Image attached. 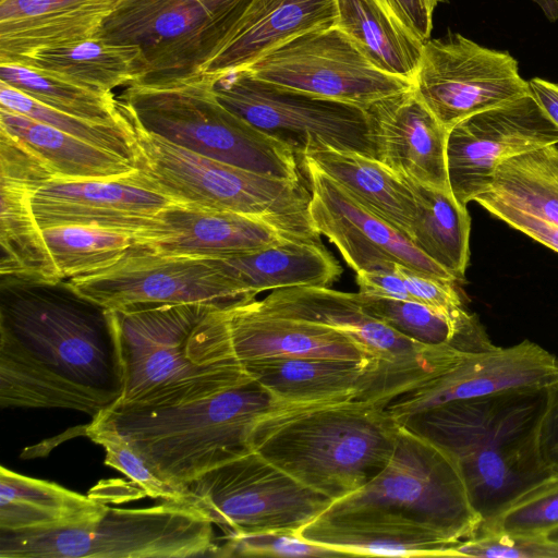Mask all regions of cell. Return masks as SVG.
<instances>
[{
  "mask_svg": "<svg viewBox=\"0 0 558 558\" xmlns=\"http://www.w3.org/2000/svg\"><path fill=\"white\" fill-rule=\"evenodd\" d=\"M0 278V407L92 418L114 407L123 371L113 312L66 280Z\"/></svg>",
  "mask_w": 558,
  "mask_h": 558,
  "instance_id": "6da1fadb",
  "label": "cell"
},
{
  "mask_svg": "<svg viewBox=\"0 0 558 558\" xmlns=\"http://www.w3.org/2000/svg\"><path fill=\"white\" fill-rule=\"evenodd\" d=\"M547 389H512L458 400L400 425L452 460L485 524L558 481L542 446Z\"/></svg>",
  "mask_w": 558,
  "mask_h": 558,
  "instance_id": "7a4b0ae2",
  "label": "cell"
},
{
  "mask_svg": "<svg viewBox=\"0 0 558 558\" xmlns=\"http://www.w3.org/2000/svg\"><path fill=\"white\" fill-rule=\"evenodd\" d=\"M112 312L123 371L114 407L180 405L253 379L234 354L226 310L189 303Z\"/></svg>",
  "mask_w": 558,
  "mask_h": 558,
  "instance_id": "3957f363",
  "label": "cell"
},
{
  "mask_svg": "<svg viewBox=\"0 0 558 558\" xmlns=\"http://www.w3.org/2000/svg\"><path fill=\"white\" fill-rule=\"evenodd\" d=\"M399 426L371 401L278 402L255 424L252 447L333 502L385 468Z\"/></svg>",
  "mask_w": 558,
  "mask_h": 558,
  "instance_id": "277c9868",
  "label": "cell"
},
{
  "mask_svg": "<svg viewBox=\"0 0 558 558\" xmlns=\"http://www.w3.org/2000/svg\"><path fill=\"white\" fill-rule=\"evenodd\" d=\"M278 401L255 379L180 405L113 407L94 417L112 426L166 481L186 485L251 451L258 418Z\"/></svg>",
  "mask_w": 558,
  "mask_h": 558,
  "instance_id": "5b68a950",
  "label": "cell"
},
{
  "mask_svg": "<svg viewBox=\"0 0 558 558\" xmlns=\"http://www.w3.org/2000/svg\"><path fill=\"white\" fill-rule=\"evenodd\" d=\"M126 118L135 171L122 178L125 181L177 204L257 217L292 238L319 241L310 219L311 191L303 181L279 179L205 157Z\"/></svg>",
  "mask_w": 558,
  "mask_h": 558,
  "instance_id": "8992f818",
  "label": "cell"
},
{
  "mask_svg": "<svg viewBox=\"0 0 558 558\" xmlns=\"http://www.w3.org/2000/svg\"><path fill=\"white\" fill-rule=\"evenodd\" d=\"M214 81L198 73L136 84L118 99L132 121L170 143L253 172L302 181L296 151L227 109L215 95Z\"/></svg>",
  "mask_w": 558,
  "mask_h": 558,
  "instance_id": "52a82bcc",
  "label": "cell"
},
{
  "mask_svg": "<svg viewBox=\"0 0 558 558\" xmlns=\"http://www.w3.org/2000/svg\"><path fill=\"white\" fill-rule=\"evenodd\" d=\"M211 520L198 509L169 501L145 508L106 506L78 525L0 531V558H185L214 556Z\"/></svg>",
  "mask_w": 558,
  "mask_h": 558,
  "instance_id": "ba28073f",
  "label": "cell"
},
{
  "mask_svg": "<svg viewBox=\"0 0 558 558\" xmlns=\"http://www.w3.org/2000/svg\"><path fill=\"white\" fill-rule=\"evenodd\" d=\"M325 511L398 519L450 542L475 536L482 524L452 460L403 425L399 426L395 450L385 468Z\"/></svg>",
  "mask_w": 558,
  "mask_h": 558,
  "instance_id": "9c48e42d",
  "label": "cell"
},
{
  "mask_svg": "<svg viewBox=\"0 0 558 558\" xmlns=\"http://www.w3.org/2000/svg\"><path fill=\"white\" fill-rule=\"evenodd\" d=\"M248 1L122 0L97 36L137 46L146 62L138 84H163L201 73Z\"/></svg>",
  "mask_w": 558,
  "mask_h": 558,
  "instance_id": "30bf717a",
  "label": "cell"
},
{
  "mask_svg": "<svg viewBox=\"0 0 558 558\" xmlns=\"http://www.w3.org/2000/svg\"><path fill=\"white\" fill-rule=\"evenodd\" d=\"M186 486L196 498L197 509L226 536L296 534L332 502L254 450Z\"/></svg>",
  "mask_w": 558,
  "mask_h": 558,
  "instance_id": "8fae6325",
  "label": "cell"
},
{
  "mask_svg": "<svg viewBox=\"0 0 558 558\" xmlns=\"http://www.w3.org/2000/svg\"><path fill=\"white\" fill-rule=\"evenodd\" d=\"M214 92L227 109L291 146L300 158L316 146L376 157L361 107L280 87L245 70L215 77Z\"/></svg>",
  "mask_w": 558,
  "mask_h": 558,
  "instance_id": "7c38bea8",
  "label": "cell"
},
{
  "mask_svg": "<svg viewBox=\"0 0 558 558\" xmlns=\"http://www.w3.org/2000/svg\"><path fill=\"white\" fill-rule=\"evenodd\" d=\"M258 303L272 313L323 324L353 338L378 363L390 401L442 371L464 351L449 344L425 345L401 335L368 314L357 292L299 286L274 290Z\"/></svg>",
  "mask_w": 558,
  "mask_h": 558,
  "instance_id": "4fadbf2b",
  "label": "cell"
},
{
  "mask_svg": "<svg viewBox=\"0 0 558 558\" xmlns=\"http://www.w3.org/2000/svg\"><path fill=\"white\" fill-rule=\"evenodd\" d=\"M66 281L110 311L189 303L229 310L254 301L220 259L159 254L137 245L113 266Z\"/></svg>",
  "mask_w": 558,
  "mask_h": 558,
  "instance_id": "5bb4252c",
  "label": "cell"
},
{
  "mask_svg": "<svg viewBox=\"0 0 558 558\" xmlns=\"http://www.w3.org/2000/svg\"><path fill=\"white\" fill-rule=\"evenodd\" d=\"M280 87L365 108L412 88L377 68L336 25L305 33L245 69Z\"/></svg>",
  "mask_w": 558,
  "mask_h": 558,
  "instance_id": "9a60e30c",
  "label": "cell"
},
{
  "mask_svg": "<svg viewBox=\"0 0 558 558\" xmlns=\"http://www.w3.org/2000/svg\"><path fill=\"white\" fill-rule=\"evenodd\" d=\"M412 88L448 131L471 116L530 95L508 51L483 47L459 33L424 43Z\"/></svg>",
  "mask_w": 558,
  "mask_h": 558,
  "instance_id": "2e32d148",
  "label": "cell"
},
{
  "mask_svg": "<svg viewBox=\"0 0 558 558\" xmlns=\"http://www.w3.org/2000/svg\"><path fill=\"white\" fill-rule=\"evenodd\" d=\"M301 163L311 191L312 226L337 246L355 274L393 270L399 264L426 277L457 282L405 234L355 201L310 159L301 157Z\"/></svg>",
  "mask_w": 558,
  "mask_h": 558,
  "instance_id": "e0dca14e",
  "label": "cell"
},
{
  "mask_svg": "<svg viewBox=\"0 0 558 558\" xmlns=\"http://www.w3.org/2000/svg\"><path fill=\"white\" fill-rule=\"evenodd\" d=\"M556 144L558 126L531 94L471 116L448 132L451 193L466 206L488 190L500 162Z\"/></svg>",
  "mask_w": 558,
  "mask_h": 558,
  "instance_id": "ac0fdd59",
  "label": "cell"
},
{
  "mask_svg": "<svg viewBox=\"0 0 558 558\" xmlns=\"http://www.w3.org/2000/svg\"><path fill=\"white\" fill-rule=\"evenodd\" d=\"M558 381V356L527 339L510 347L463 351L442 371L400 395L385 408L407 418L458 400L512 389H548Z\"/></svg>",
  "mask_w": 558,
  "mask_h": 558,
  "instance_id": "d6986e66",
  "label": "cell"
},
{
  "mask_svg": "<svg viewBox=\"0 0 558 558\" xmlns=\"http://www.w3.org/2000/svg\"><path fill=\"white\" fill-rule=\"evenodd\" d=\"M289 238L296 239L257 217L172 203L135 234V245L166 255L222 259Z\"/></svg>",
  "mask_w": 558,
  "mask_h": 558,
  "instance_id": "ffe728a7",
  "label": "cell"
},
{
  "mask_svg": "<svg viewBox=\"0 0 558 558\" xmlns=\"http://www.w3.org/2000/svg\"><path fill=\"white\" fill-rule=\"evenodd\" d=\"M173 202L163 195L118 180L53 178L32 195L40 229L78 225L137 234Z\"/></svg>",
  "mask_w": 558,
  "mask_h": 558,
  "instance_id": "44dd1931",
  "label": "cell"
},
{
  "mask_svg": "<svg viewBox=\"0 0 558 558\" xmlns=\"http://www.w3.org/2000/svg\"><path fill=\"white\" fill-rule=\"evenodd\" d=\"M226 312L232 348L243 367L270 360L314 359L365 363L380 373L364 347L329 326L272 313L257 300Z\"/></svg>",
  "mask_w": 558,
  "mask_h": 558,
  "instance_id": "7402d4cb",
  "label": "cell"
},
{
  "mask_svg": "<svg viewBox=\"0 0 558 558\" xmlns=\"http://www.w3.org/2000/svg\"><path fill=\"white\" fill-rule=\"evenodd\" d=\"M375 159L399 175L451 192L447 171L448 130L413 88L365 107Z\"/></svg>",
  "mask_w": 558,
  "mask_h": 558,
  "instance_id": "603a6c76",
  "label": "cell"
},
{
  "mask_svg": "<svg viewBox=\"0 0 558 558\" xmlns=\"http://www.w3.org/2000/svg\"><path fill=\"white\" fill-rule=\"evenodd\" d=\"M336 16V0H250L201 73L243 70L291 39L335 25Z\"/></svg>",
  "mask_w": 558,
  "mask_h": 558,
  "instance_id": "cb8c5ba5",
  "label": "cell"
},
{
  "mask_svg": "<svg viewBox=\"0 0 558 558\" xmlns=\"http://www.w3.org/2000/svg\"><path fill=\"white\" fill-rule=\"evenodd\" d=\"M122 0H0V63L96 37Z\"/></svg>",
  "mask_w": 558,
  "mask_h": 558,
  "instance_id": "d4e9b609",
  "label": "cell"
},
{
  "mask_svg": "<svg viewBox=\"0 0 558 558\" xmlns=\"http://www.w3.org/2000/svg\"><path fill=\"white\" fill-rule=\"evenodd\" d=\"M247 374L278 402L363 400L386 408L385 381L372 365L336 360H270L246 365Z\"/></svg>",
  "mask_w": 558,
  "mask_h": 558,
  "instance_id": "484cf974",
  "label": "cell"
},
{
  "mask_svg": "<svg viewBox=\"0 0 558 558\" xmlns=\"http://www.w3.org/2000/svg\"><path fill=\"white\" fill-rule=\"evenodd\" d=\"M296 535L343 556L453 557L461 543L410 522L355 512L324 511Z\"/></svg>",
  "mask_w": 558,
  "mask_h": 558,
  "instance_id": "4316f807",
  "label": "cell"
},
{
  "mask_svg": "<svg viewBox=\"0 0 558 558\" xmlns=\"http://www.w3.org/2000/svg\"><path fill=\"white\" fill-rule=\"evenodd\" d=\"M220 262L253 300L267 290L330 287L342 274L341 266L320 241L291 238Z\"/></svg>",
  "mask_w": 558,
  "mask_h": 558,
  "instance_id": "83f0119b",
  "label": "cell"
},
{
  "mask_svg": "<svg viewBox=\"0 0 558 558\" xmlns=\"http://www.w3.org/2000/svg\"><path fill=\"white\" fill-rule=\"evenodd\" d=\"M301 157L310 159L355 201L411 238L416 204L403 177L374 158L329 146H316Z\"/></svg>",
  "mask_w": 558,
  "mask_h": 558,
  "instance_id": "f1b7e54d",
  "label": "cell"
},
{
  "mask_svg": "<svg viewBox=\"0 0 558 558\" xmlns=\"http://www.w3.org/2000/svg\"><path fill=\"white\" fill-rule=\"evenodd\" d=\"M106 505L56 483L0 468V531L26 532L98 519Z\"/></svg>",
  "mask_w": 558,
  "mask_h": 558,
  "instance_id": "f546056e",
  "label": "cell"
},
{
  "mask_svg": "<svg viewBox=\"0 0 558 558\" xmlns=\"http://www.w3.org/2000/svg\"><path fill=\"white\" fill-rule=\"evenodd\" d=\"M7 63L26 65L99 92L138 84L146 72L137 46L113 44L98 36L37 50Z\"/></svg>",
  "mask_w": 558,
  "mask_h": 558,
  "instance_id": "4dcf8cb0",
  "label": "cell"
},
{
  "mask_svg": "<svg viewBox=\"0 0 558 558\" xmlns=\"http://www.w3.org/2000/svg\"><path fill=\"white\" fill-rule=\"evenodd\" d=\"M0 129L19 140L54 173L69 180H118L134 163L51 125L0 107Z\"/></svg>",
  "mask_w": 558,
  "mask_h": 558,
  "instance_id": "1f68e13d",
  "label": "cell"
},
{
  "mask_svg": "<svg viewBox=\"0 0 558 558\" xmlns=\"http://www.w3.org/2000/svg\"><path fill=\"white\" fill-rule=\"evenodd\" d=\"M335 25L381 71L412 83L424 41L383 0H336Z\"/></svg>",
  "mask_w": 558,
  "mask_h": 558,
  "instance_id": "d6a6232c",
  "label": "cell"
},
{
  "mask_svg": "<svg viewBox=\"0 0 558 558\" xmlns=\"http://www.w3.org/2000/svg\"><path fill=\"white\" fill-rule=\"evenodd\" d=\"M31 183L0 175V277L33 282L63 280L32 207Z\"/></svg>",
  "mask_w": 558,
  "mask_h": 558,
  "instance_id": "836d02e7",
  "label": "cell"
},
{
  "mask_svg": "<svg viewBox=\"0 0 558 558\" xmlns=\"http://www.w3.org/2000/svg\"><path fill=\"white\" fill-rule=\"evenodd\" d=\"M403 179L416 204L411 242L456 281L463 280L470 257L471 217L466 206L451 192Z\"/></svg>",
  "mask_w": 558,
  "mask_h": 558,
  "instance_id": "e575fe53",
  "label": "cell"
},
{
  "mask_svg": "<svg viewBox=\"0 0 558 558\" xmlns=\"http://www.w3.org/2000/svg\"><path fill=\"white\" fill-rule=\"evenodd\" d=\"M364 310L401 335L425 345H453L464 351L495 347L477 315L456 322L423 303L357 292Z\"/></svg>",
  "mask_w": 558,
  "mask_h": 558,
  "instance_id": "d590c367",
  "label": "cell"
},
{
  "mask_svg": "<svg viewBox=\"0 0 558 558\" xmlns=\"http://www.w3.org/2000/svg\"><path fill=\"white\" fill-rule=\"evenodd\" d=\"M482 194L558 226V147L549 145L500 162Z\"/></svg>",
  "mask_w": 558,
  "mask_h": 558,
  "instance_id": "8d00e7d4",
  "label": "cell"
},
{
  "mask_svg": "<svg viewBox=\"0 0 558 558\" xmlns=\"http://www.w3.org/2000/svg\"><path fill=\"white\" fill-rule=\"evenodd\" d=\"M0 82L56 110L104 123L125 116L112 92H99L19 63H0Z\"/></svg>",
  "mask_w": 558,
  "mask_h": 558,
  "instance_id": "74e56055",
  "label": "cell"
},
{
  "mask_svg": "<svg viewBox=\"0 0 558 558\" xmlns=\"http://www.w3.org/2000/svg\"><path fill=\"white\" fill-rule=\"evenodd\" d=\"M43 234L63 280L105 270L135 245L134 234L92 226H54Z\"/></svg>",
  "mask_w": 558,
  "mask_h": 558,
  "instance_id": "f35d334b",
  "label": "cell"
},
{
  "mask_svg": "<svg viewBox=\"0 0 558 558\" xmlns=\"http://www.w3.org/2000/svg\"><path fill=\"white\" fill-rule=\"evenodd\" d=\"M0 107L51 125L133 162V136L125 114L126 120L122 124L78 118L50 108L2 82H0Z\"/></svg>",
  "mask_w": 558,
  "mask_h": 558,
  "instance_id": "ab89813d",
  "label": "cell"
},
{
  "mask_svg": "<svg viewBox=\"0 0 558 558\" xmlns=\"http://www.w3.org/2000/svg\"><path fill=\"white\" fill-rule=\"evenodd\" d=\"M85 434L105 449V463L123 473L145 495L197 509L196 498L186 485L162 478L112 426L93 417Z\"/></svg>",
  "mask_w": 558,
  "mask_h": 558,
  "instance_id": "60d3db41",
  "label": "cell"
},
{
  "mask_svg": "<svg viewBox=\"0 0 558 558\" xmlns=\"http://www.w3.org/2000/svg\"><path fill=\"white\" fill-rule=\"evenodd\" d=\"M556 531L558 481L481 525L477 534L550 537Z\"/></svg>",
  "mask_w": 558,
  "mask_h": 558,
  "instance_id": "b9f144b4",
  "label": "cell"
},
{
  "mask_svg": "<svg viewBox=\"0 0 558 558\" xmlns=\"http://www.w3.org/2000/svg\"><path fill=\"white\" fill-rule=\"evenodd\" d=\"M216 557H343L335 549L317 545L293 533H258L225 536Z\"/></svg>",
  "mask_w": 558,
  "mask_h": 558,
  "instance_id": "7bdbcfd3",
  "label": "cell"
},
{
  "mask_svg": "<svg viewBox=\"0 0 558 558\" xmlns=\"http://www.w3.org/2000/svg\"><path fill=\"white\" fill-rule=\"evenodd\" d=\"M453 557L558 558V538L477 534L459 543Z\"/></svg>",
  "mask_w": 558,
  "mask_h": 558,
  "instance_id": "ee69618b",
  "label": "cell"
},
{
  "mask_svg": "<svg viewBox=\"0 0 558 558\" xmlns=\"http://www.w3.org/2000/svg\"><path fill=\"white\" fill-rule=\"evenodd\" d=\"M492 215L558 253V226L486 195L474 199Z\"/></svg>",
  "mask_w": 558,
  "mask_h": 558,
  "instance_id": "f6af8a7d",
  "label": "cell"
},
{
  "mask_svg": "<svg viewBox=\"0 0 558 558\" xmlns=\"http://www.w3.org/2000/svg\"><path fill=\"white\" fill-rule=\"evenodd\" d=\"M398 265L393 270L357 272L355 280L359 292L380 298L412 301L398 270Z\"/></svg>",
  "mask_w": 558,
  "mask_h": 558,
  "instance_id": "bcb514c9",
  "label": "cell"
},
{
  "mask_svg": "<svg viewBox=\"0 0 558 558\" xmlns=\"http://www.w3.org/2000/svg\"><path fill=\"white\" fill-rule=\"evenodd\" d=\"M424 43L433 28V11L426 0H383Z\"/></svg>",
  "mask_w": 558,
  "mask_h": 558,
  "instance_id": "7dc6e473",
  "label": "cell"
},
{
  "mask_svg": "<svg viewBox=\"0 0 558 558\" xmlns=\"http://www.w3.org/2000/svg\"><path fill=\"white\" fill-rule=\"evenodd\" d=\"M542 446L548 464L558 472V381L547 389Z\"/></svg>",
  "mask_w": 558,
  "mask_h": 558,
  "instance_id": "c3c4849f",
  "label": "cell"
},
{
  "mask_svg": "<svg viewBox=\"0 0 558 558\" xmlns=\"http://www.w3.org/2000/svg\"><path fill=\"white\" fill-rule=\"evenodd\" d=\"M527 84L531 96L558 126V83L534 77Z\"/></svg>",
  "mask_w": 558,
  "mask_h": 558,
  "instance_id": "681fc988",
  "label": "cell"
},
{
  "mask_svg": "<svg viewBox=\"0 0 558 558\" xmlns=\"http://www.w3.org/2000/svg\"><path fill=\"white\" fill-rule=\"evenodd\" d=\"M537 3L548 20H558V0H533Z\"/></svg>",
  "mask_w": 558,
  "mask_h": 558,
  "instance_id": "f907efd6",
  "label": "cell"
},
{
  "mask_svg": "<svg viewBox=\"0 0 558 558\" xmlns=\"http://www.w3.org/2000/svg\"><path fill=\"white\" fill-rule=\"evenodd\" d=\"M428 3L429 9L434 12L437 4L442 0H426Z\"/></svg>",
  "mask_w": 558,
  "mask_h": 558,
  "instance_id": "816d5d0a",
  "label": "cell"
},
{
  "mask_svg": "<svg viewBox=\"0 0 558 558\" xmlns=\"http://www.w3.org/2000/svg\"><path fill=\"white\" fill-rule=\"evenodd\" d=\"M555 536L558 537V531L555 532Z\"/></svg>",
  "mask_w": 558,
  "mask_h": 558,
  "instance_id": "f5cc1de1",
  "label": "cell"
},
{
  "mask_svg": "<svg viewBox=\"0 0 558 558\" xmlns=\"http://www.w3.org/2000/svg\"><path fill=\"white\" fill-rule=\"evenodd\" d=\"M556 146L558 147V144H556Z\"/></svg>",
  "mask_w": 558,
  "mask_h": 558,
  "instance_id": "db71d44e",
  "label": "cell"
}]
</instances>
